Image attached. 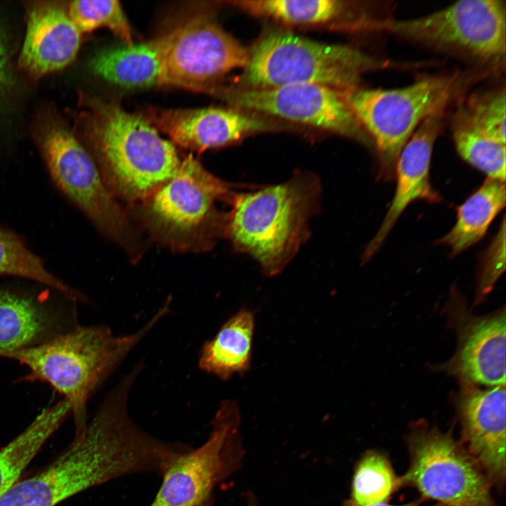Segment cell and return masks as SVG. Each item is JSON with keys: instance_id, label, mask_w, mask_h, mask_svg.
I'll list each match as a JSON object with an SVG mask.
<instances>
[{"instance_id": "cell-1", "label": "cell", "mask_w": 506, "mask_h": 506, "mask_svg": "<svg viewBox=\"0 0 506 506\" xmlns=\"http://www.w3.org/2000/svg\"><path fill=\"white\" fill-rule=\"evenodd\" d=\"M129 395L123 386L111 389L68 447L40 472L15 481L0 497V506H56L120 477L162 476L173 458L174 446L133 420Z\"/></svg>"}, {"instance_id": "cell-14", "label": "cell", "mask_w": 506, "mask_h": 506, "mask_svg": "<svg viewBox=\"0 0 506 506\" xmlns=\"http://www.w3.org/2000/svg\"><path fill=\"white\" fill-rule=\"evenodd\" d=\"M447 314L456 332L458 345L444 369L460 382L505 387L506 315L503 307L485 316L474 315L454 290Z\"/></svg>"}, {"instance_id": "cell-17", "label": "cell", "mask_w": 506, "mask_h": 506, "mask_svg": "<svg viewBox=\"0 0 506 506\" xmlns=\"http://www.w3.org/2000/svg\"><path fill=\"white\" fill-rule=\"evenodd\" d=\"M446 108L428 116L417 126L397 159L394 174L396 187L388 212L366 247L363 260L372 257L382 245L406 207L415 200L438 202L440 195L430 183V164L434 144L441 132Z\"/></svg>"}, {"instance_id": "cell-29", "label": "cell", "mask_w": 506, "mask_h": 506, "mask_svg": "<svg viewBox=\"0 0 506 506\" xmlns=\"http://www.w3.org/2000/svg\"><path fill=\"white\" fill-rule=\"evenodd\" d=\"M505 89L476 93L457 112L488 137L505 144Z\"/></svg>"}, {"instance_id": "cell-16", "label": "cell", "mask_w": 506, "mask_h": 506, "mask_svg": "<svg viewBox=\"0 0 506 506\" xmlns=\"http://www.w3.org/2000/svg\"><path fill=\"white\" fill-rule=\"evenodd\" d=\"M460 383L455 406L463 446L483 469L491 486L502 489L505 482V387L483 389Z\"/></svg>"}, {"instance_id": "cell-9", "label": "cell", "mask_w": 506, "mask_h": 506, "mask_svg": "<svg viewBox=\"0 0 506 506\" xmlns=\"http://www.w3.org/2000/svg\"><path fill=\"white\" fill-rule=\"evenodd\" d=\"M407 444L410 465L399 478L401 486H413L444 506H497L486 473L450 432L418 422Z\"/></svg>"}, {"instance_id": "cell-21", "label": "cell", "mask_w": 506, "mask_h": 506, "mask_svg": "<svg viewBox=\"0 0 506 506\" xmlns=\"http://www.w3.org/2000/svg\"><path fill=\"white\" fill-rule=\"evenodd\" d=\"M255 318L246 309L238 311L200 349L198 367L207 374L227 380L250 367Z\"/></svg>"}, {"instance_id": "cell-7", "label": "cell", "mask_w": 506, "mask_h": 506, "mask_svg": "<svg viewBox=\"0 0 506 506\" xmlns=\"http://www.w3.org/2000/svg\"><path fill=\"white\" fill-rule=\"evenodd\" d=\"M454 74H436L394 89L342 91L358 122L374 141L379 158V177L390 179L403 148L428 116L446 108L458 88Z\"/></svg>"}, {"instance_id": "cell-20", "label": "cell", "mask_w": 506, "mask_h": 506, "mask_svg": "<svg viewBox=\"0 0 506 506\" xmlns=\"http://www.w3.org/2000/svg\"><path fill=\"white\" fill-rule=\"evenodd\" d=\"M168 34L141 44L108 48L90 61L91 70L103 79L128 88L160 84Z\"/></svg>"}, {"instance_id": "cell-33", "label": "cell", "mask_w": 506, "mask_h": 506, "mask_svg": "<svg viewBox=\"0 0 506 506\" xmlns=\"http://www.w3.org/2000/svg\"><path fill=\"white\" fill-rule=\"evenodd\" d=\"M246 506H257V500L252 493H248L246 495Z\"/></svg>"}, {"instance_id": "cell-19", "label": "cell", "mask_w": 506, "mask_h": 506, "mask_svg": "<svg viewBox=\"0 0 506 506\" xmlns=\"http://www.w3.org/2000/svg\"><path fill=\"white\" fill-rule=\"evenodd\" d=\"M81 34L67 7L55 1L34 3L28 12L20 67L34 77L64 68L77 56Z\"/></svg>"}, {"instance_id": "cell-24", "label": "cell", "mask_w": 506, "mask_h": 506, "mask_svg": "<svg viewBox=\"0 0 506 506\" xmlns=\"http://www.w3.org/2000/svg\"><path fill=\"white\" fill-rule=\"evenodd\" d=\"M0 275L19 277L51 288L78 302L87 298L51 273L15 232L0 226Z\"/></svg>"}, {"instance_id": "cell-5", "label": "cell", "mask_w": 506, "mask_h": 506, "mask_svg": "<svg viewBox=\"0 0 506 506\" xmlns=\"http://www.w3.org/2000/svg\"><path fill=\"white\" fill-rule=\"evenodd\" d=\"M379 62L353 47L328 44L285 30L264 34L249 51L241 88L266 89L314 84L339 91L357 86Z\"/></svg>"}, {"instance_id": "cell-31", "label": "cell", "mask_w": 506, "mask_h": 506, "mask_svg": "<svg viewBox=\"0 0 506 506\" xmlns=\"http://www.w3.org/2000/svg\"><path fill=\"white\" fill-rule=\"evenodd\" d=\"M8 55L6 41L0 30V90L8 79Z\"/></svg>"}, {"instance_id": "cell-18", "label": "cell", "mask_w": 506, "mask_h": 506, "mask_svg": "<svg viewBox=\"0 0 506 506\" xmlns=\"http://www.w3.org/2000/svg\"><path fill=\"white\" fill-rule=\"evenodd\" d=\"M147 120L175 144L196 151L225 146L268 129L259 117L221 108L155 110Z\"/></svg>"}, {"instance_id": "cell-10", "label": "cell", "mask_w": 506, "mask_h": 506, "mask_svg": "<svg viewBox=\"0 0 506 506\" xmlns=\"http://www.w3.org/2000/svg\"><path fill=\"white\" fill-rule=\"evenodd\" d=\"M206 441L181 453L162 474L149 506H209L216 487L242 467L241 415L234 400L221 402Z\"/></svg>"}, {"instance_id": "cell-28", "label": "cell", "mask_w": 506, "mask_h": 506, "mask_svg": "<svg viewBox=\"0 0 506 506\" xmlns=\"http://www.w3.org/2000/svg\"><path fill=\"white\" fill-rule=\"evenodd\" d=\"M67 10L82 34L107 27L126 44H132L131 28L118 1L76 0Z\"/></svg>"}, {"instance_id": "cell-26", "label": "cell", "mask_w": 506, "mask_h": 506, "mask_svg": "<svg viewBox=\"0 0 506 506\" xmlns=\"http://www.w3.org/2000/svg\"><path fill=\"white\" fill-rule=\"evenodd\" d=\"M453 139L458 155L466 162L488 179L505 182V144L485 135L458 113L453 123Z\"/></svg>"}, {"instance_id": "cell-12", "label": "cell", "mask_w": 506, "mask_h": 506, "mask_svg": "<svg viewBox=\"0 0 506 506\" xmlns=\"http://www.w3.org/2000/svg\"><path fill=\"white\" fill-rule=\"evenodd\" d=\"M249 56L212 18L196 15L168 32L160 84L212 93L226 74L245 68Z\"/></svg>"}, {"instance_id": "cell-4", "label": "cell", "mask_w": 506, "mask_h": 506, "mask_svg": "<svg viewBox=\"0 0 506 506\" xmlns=\"http://www.w3.org/2000/svg\"><path fill=\"white\" fill-rule=\"evenodd\" d=\"M320 195L318 178L304 173L281 184L232 193L224 233L266 275H277L309 237V219L318 208Z\"/></svg>"}, {"instance_id": "cell-6", "label": "cell", "mask_w": 506, "mask_h": 506, "mask_svg": "<svg viewBox=\"0 0 506 506\" xmlns=\"http://www.w3.org/2000/svg\"><path fill=\"white\" fill-rule=\"evenodd\" d=\"M231 194L226 183L189 155L174 177L143 201L144 221L170 248L208 249L225 229L226 215L219 213L216 201Z\"/></svg>"}, {"instance_id": "cell-13", "label": "cell", "mask_w": 506, "mask_h": 506, "mask_svg": "<svg viewBox=\"0 0 506 506\" xmlns=\"http://www.w3.org/2000/svg\"><path fill=\"white\" fill-rule=\"evenodd\" d=\"M231 105L330 131L368 143L342 91L314 84L266 89H216Z\"/></svg>"}, {"instance_id": "cell-30", "label": "cell", "mask_w": 506, "mask_h": 506, "mask_svg": "<svg viewBox=\"0 0 506 506\" xmlns=\"http://www.w3.org/2000/svg\"><path fill=\"white\" fill-rule=\"evenodd\" d=\"M505 219H503L498 234L485 254L482 268L479 277L474 305H478L483 301L505 270Z\"/></svg>"}, {"instance_id": "cell-25", "label": "cell", "mask_w": 506, "mask_h": 506, "mask_svg": "<svg viewBox=\"0 0 506 506\" xmlns=\"http://www.w3.org/2000/svg\"><path fill=\"white\" fill-rule=\"evenodd\" d=\"M252 15L294 25H319L346 13L349 6L337 0H242L232 2Z\"/></svg>"}, {"instance_id": "cell-3", "label": "cell", "mask_w": 506, "mask_h": 506, "mask_svg": "<svg viewBox=\"0 0 506 506\" xmlns=\"http://www.w3.org/2000/svg\"><path fill=\"white\" fill-rule=\"evenodd\" d=\"M91 103L86 134L105 183L114 196L143 202L174 177L182 160L146 119L114 103Z\"/></svg>"}, {"instance_id": "cell-23", "label": "cell", "mask_w": 506, "mask_h": 506, "mask_svg": "<svg viewBox=\"0 0 506 506\" xmlns=\"http://www.w3.org/2000/svg\"><path fill=\"white\" fill-rule=\"evenodd\" d=\"M71 413L70 403L62 399L42 411L0 450V497L19 479L22 471Z\"/></svg>"}, {"instance_id": "cell-15", "label": "cell", "mask_w": 506, "mask_h": 506, "mask_svg": "<svg viewBox=\"0 0 506 506\" xmlns=\"http://www.w3.org/2000/svg\"><path fill=\"white\" fill-rule=\"evenodd\" d=\"M76 303L49 287L0 285V354L39 346L78 326Z\"/></svg>"}, {"instance_id": "cell-32", "label": "cell", "mask_w": 506, "mask_h": 506, "mask_svg": "<svg viewBox=\"0 0 506 506\" xmlns=\"http://www.w3.org/2000/svg\"><path fill=\"white\" fill-rule=\"evenodd\" d=\"M342 506H419V505L415 503H411V504L403 505H392L387 504L386 502L375 504V505H358V504L356 503L351 499H349L347 500H345L342 503ZM432 506H444V505L438 503L436 505H432Z\"/></svg>"}, {"instance_id": "cell-11", "label": "cell", "mask_w": 506, "mask_h": 506, "mask_svg": "<svg viewBox=\"0 0 506 506\" xmlns=\"http://www.w3.org/2000/svg\"><path fill=\"white\" fill-rule=\"evenodd\" d=\"M384 28L413 41L483 62L505 60L503 1H458L424 16L387 20Z\"/></svg>"}, {"instance_id": "cell-2", "label": "cell", "mask_w": 506, "mask_h": 506, "mask_svg": "<svg viewBox=\"0 0 506 506\" xmlns=\"http://www.w3.org/2000/svg\"><path fill=\"white\" fill-rule=\"evenodd\" d=\"M166 301L137 331L116 335L107 325H78L39 346L6 352L0 358L15 360L30 371L27 379L46 382L72 406L76 431L87 423L91 396L119 367L131 351L170 312Z\"/></svg>"}, {"instance_id": "cell-22", "label": "cell", "mask_w": 506, "mask_h": 506, "mask_svg": "<svg viewBox=\"0 0 506 506\" xmlns=\"http://www.w3.org/2000/svg\"><path fill=\"white\" fill-rule=\"evenodd\" d=\"M505 182L487 179L457 208L456 222L439 240L453 255L467 249L484 237L488 228L505 206Z\"/></svg>"}, {"instance_id": "cell-27", "label": "cell", "mask_w": 506, "mask_h": 506, "mask_svg": "<svg viewBox=\"0 0 506 506\" xmlns=\"http://www.w3.org/2000/svg\"><path fill=\"white\" fill-rule=\"evenodd\" d=\"M401 486L387 457L376 450L367 451L354 469L351 500L361 505L386 501Z\"/></svg>"}, {"instance_id": "cell-8", "label": "cell", "mask_w": 506, "mask_h": 506, "mask_svg": "<svg viewBox=\"0 0 506 506\" xmlns=\"http://www.w3.org/2000/svg\"><path fill=\"white\" fill-rule=\"evenodd\" d=\"M36 141L57 188L100 233L136 254L138 242L126 214L75 135L60 121L49 119L38 130Z\"/></svg>"}]
</instances>
